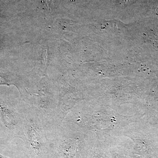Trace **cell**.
I'll return each instance as SVG.
<instances>
[{
  "label": "cell",
  "mask_w": 158,
  "mask_h": 158,
  "mask_svg": "<svg viewBox=\"0 0 158 158\" xmlns=\"http://www.w3.org/2000/svg\"><path fill=\"white\" fill-rule=\"evenodd\" d=\"M42 121L48 135H52L61 122L59 116V92L47 86L31 93L25 102Z\"/></svg>",
  "instance_id": "obj_1"
},
{
  "label": "cell",
  "mask_w": 158,
  "mask_h": 158,
  "mask_svg": "<svg viewBox=\"0 0 158 158\" xmlns=\"http://www.w3.org/2000/svg\"><path fill=\"white\" fill-rule=\"evenodd\" d=\"M27 106L20 96L0 92V119L8 135L22 138Z\"/></svg>",
  "instance_id": "obj_2"
},
{
  "label": "cell",
  "mask_w": 158,
  "mask_h": 158,
  "mask_svg": "<svg viewBox=\"0 0 158 158\" xmlns=\"http://www.w3.org/2000/svg\"><path fill=\"white\" fill-rule=\"evenodd\" d=\"M27 105L21 139L27 141L34 154L41 156L50 141L47 138L48 134L42 121L34 109Z\"/></svg>",
  "instance_id": "obj_3"
}]
</instances>
